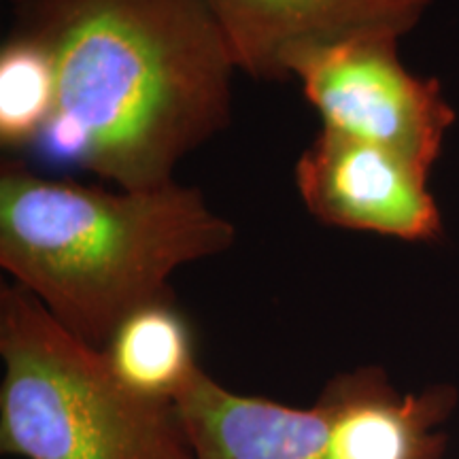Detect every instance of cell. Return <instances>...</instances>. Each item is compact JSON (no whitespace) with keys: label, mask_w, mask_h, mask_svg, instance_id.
Masks as SVG:
<instances>
[{"label":"cell","mask_w":459,"mask_h":459,"mask_svg":"<svg viewBox=\"0 0 459 459\" xmlns=\"http://www.w3.org/2000/svg\"><path fill=\"white\" fill-rule=\"evenodd\" d=\"M56 105L51 60L28 34L13 30L0 49V145L34 149Z\"/></svg>","instance_id":"obj_10"},{"label":"cell","mask_w":459,"mask_h":459,"mask_svg":"<svg viewBox=\"0 0 459 459\" xmlns=\"http://www.w3.org/2000/svg\"><path fill=\"white\" fill-rule=\"evenodd\" d=\"M240 73L287 82L298 51L366 37L411 32L432 0H203Z\"/></svg>","instance_id":"obj_6"},{"label":"cell","mask_w":459,"mask_h":459,"mask_svg":"<svg viewBox=\"0 0 459 459\" xmlns=\"http://www.w3.org/2000/svg\"><path fill=\"white\" fill-rule=\"evenodd\" d=\"M13 3H15V4H20V3H22V0H13Z\"/></svg>","instance_id":"obj_11"},{"label":"cell","mask_w":459,"mask_h":459,"mask_svg":"<svg viewBox=\"0 0 459 459\" xmlns=\"http://www.w3.org/2000/svg\"><path fill=\"white\" fill-rule=\"evenodd\" d=\"M428 177L385 147L328 128L294 166L296 189L315 220L406 243H436L445 232Z\"/></svg>","instance_id":"obj_5"},{"label":"cell","mask_w":459,"mask_h":459,"mask_svg":"<svg viewBox=\"0 0 459 459\" xmlns=\"http://www.w3.org/2000/svg\"><path fill=\"white\" fill-rule=\"evenodd\" d=\"M237 228L179 181L147 189L0 169V266L54 317L102 349L122 321L172 296L187 264L226 254Z\"/></svg>","instance_id":"obj_2"},{"label":"cell","mask_w":459,"mask_h":459,"mask_svg":"<svg viewBox=\"0 0 459 459\" xmlns=\"http://www.w3.org/2000/svg\"><path fill=\"white\" fill-rule=\"evenodd\" d=\"M100 351L126 387L172 404L203 368L192 325L177 307L175 296L145 304L128 315Z\"/></svg>","instance_id":"obj_9"},{"label":"cell","mask_w":459,"mask_h":459,"mask_svg":"<svg viewBox=\"0 0 459 459\" xmlns=\"http://www.w3.org/2000/svg\"><path fill=\"white\" fill-rule=\"evenodd\" d=\"M17 13L54 68L34 147L51 162L158 187L230 124L238 68L203 0H22Z\"/></svg>","instance_id":"obj_1"},{"label":"cell","mask_w":459,"mask_h":459,"mask_svg":"<svg viewBox=\"0 0 459 459\" xmlns=\"http://www.w3.org/2000/svg\"><path fill=\"white\" fill-rule=\"evenodd\" d=\"M400 37L366 34L298 51L287 60L304 99L324 128L385 147L432 170L455 124L436 77H419L402 65Z\"/></svg>","instance_id":"obj_4"},{"label":"cell","mask_w":459,"mask_h":459,"mask_svg":"<svg viewBox=\"0 0 459 459\" xmlns=\"http://www.w3.org/2000/svg\"><path fill=\"white\" fill-rule=\"evenodd\" d=\"M192 459H328V419L307 409L245 395L200 368L177 395Z\"/></svg>","instance_id":"obj_8"},{"label":"cell","mask_w":459,"mask_h":459,"mask_svg":"<svg viewBox=\"0 0 459 459\" xmlns=\"http://www.w3.org/2000/svg\"><path fill=\"white\" fill-rule=\"evenodd\" d=\"M0 451L22 459H192L172 402L134 394L20 285L0 287Z\"/></svg>","instance_id":"obj_3"},{"label":"cell","mask_w":459,"mask_h":459,"mask_svg":"<svg viewBox=\"0 0 459 459\" xmlns=\"http://www.w3.org/2000/svg\"><path fill=\"white\" fill-rule=\"evenodd\" d=\"M328 419V459H445L459 389L434 383L400 392L381 366L338 372L317 395Z\"/></svg>","instance_id":"obj_7"}]
</instances>
